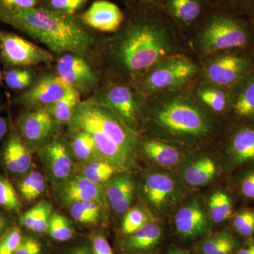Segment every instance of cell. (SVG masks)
Returning <instances> with one entry per match:
<instances>
[{"instance_id":"22","label":"cell","mask_w":254,"mask_h":254,"mask_svg":"<svg viewBox=\"0 0 254 254\" xmlns=\"http://www.w3.org/2000/svg\"><path fill=\"white\" fill-rule=\"evenodd\" d=\"M240 88L232 103L234 112L242 118L254 117V73L240 82Z\"/></svg>"},{"instance_id":"26","label":"cell","mask_w":254,"mask_h":254,"mask_svg":"<svg viewBox=\"0 0 254 254\" xmlns=\"http://www.w3.org/2000/svg\"><path fill=\"white\" fill-rule=\"evenodd\" d=\"M79 103V93L73 88L54 104L50 105L48 112L58 123H68L73 119Z\"/></svg>"},{"instance_id":"37","label":"cell","mask_w":254,"mask_h":254,"mask_svg":"<svg viewBox=\"0 0 254 254\" xmlns=\"http://www.w3.org/2000/svg\"><path fill=\"white\" fill-rule=\"evenodd\" d=\"M213 6L225 8L254 21V0H210Z\"/></svg>"},{"instance_id":"21","label":"cell","mask_w":254,"mask_h":254,"mask_svg":"<svg viewBox=\"0 0 254 254\" xmlns=\"http://www.w3.org/2000/svg\"><path fill=\"white\" fill-rule=\"evenodd\" d=\"M232 157L237 163L254 160V128H241L234 135L231 142Z\"/></svg>"},{"instance_id":"30","label":"cell","mask_w":254,"mask_h":254,"mask_svg":"<svg viewBox=\"0 0 254 254\" xmlns=\"http://www.w3.org/2000/svg\"><path fill=\"white\" fill-rule=\"evenodd\" d=\"M70 213L76 221L93 225L99 221L100 204L95 201H77L71 203Z\"/></svg>"},{"instance_id":"41","label":"cell","mask_w":254,"mask_h":254,"mask_svg":"<svg viewBox=\"0 0 254 254\" xmlns=\"http://www.w3.org/2000/svg\"><path fill=\"white\" fill-rule=\"evenodd\" d=\"M46 201L40 202L39 203L33 206L23 214L20 218V223L23 227L28 230H33V227L38 221V218L41 215L42 210L44 208Z\"/></svg>"},{"instance_id":"42","label":"cell","mask_w":254,"mask_h":254,"mask_svg":"<svg viewBox=\"0 0 254 254\" xmlns=\"http://www.w3.org/2000/svg\"><path fill=\"white\" fill-rule=\"evenodd\" d=\"M14 254H42L41 243L31 237H23L22 242Z\"/></svg>"},{"instance_id":"36","label":"cell","mask_w":254,"mask_h":254,"mask_svg":"<svg viewBox=\"0 0 254 254\" xmlns=\"http://www.w3.org/2000/svg\"><path fill=\"white\" fill-rule=\"evenodd\" d=\"M148 222V215L144 210L134 207L127 210L123 220V231L125 235H131Z\"/></svg>"},{"instance_id":"7","label":"cell","mask_w":254,"mask_h":254,"mask_svg":"<svg viewBox=\"0 0 254 254\" xmlns=\"http://www.w3.org/2000/svg\"><path fill=\"white\" fill-rule=\"evenodd\" d=\"M254 63L250 57L237 51H227L211 58L205 64L203 75L210 84L231 87L250 75Z\"/></svg>"},{"instance_id":"6","label":"cell","mask_w":254,"mask_h":254,"mask_svg":"<svg viewBox=\"0 0 254 254\" xmlns=\"http://www.w3.org/2000/svg\"><path fill=\"white\" fill-rule=\"evenodd\" d=\"M196 71V65L190 58L170 55L147 71L143 87L150 93L174 92L189 83Z\"/></svg>"},{"instance_id":"16","label":"cell","mask_w":254,"mask_h":254,"mask_svg":"<svg viewBox=\"0 0 254 254\" xmlns=\"http://www.w3.org/2000/svg\"><path fill=\"white\" fill-rule=\"evenodd\" d=\"M3 160L6 169L11 173L23 175L32 165V155L22 137L17 133L10 136L5 145Z\"/></svg>"},{"instance_id":"4","label":"cell","mask_w":254,"mask_h":254,"mask_svg":"<svg viewBox=\"0 0 254 254\" xmlns=\"http://www.w3.org/2000/svg\"><path fill=\"white\" fill-rule=\"evenodd\" d=\"M254 21L231 10L211 6L199 25L197 46L204 55L244 49L252 36Z\"/></svg>"},{"instance_id":"20","label":"cell","mask_w":254,"mask_h":254,"mask_svg":"<svg viewBox=\"0 0 254 254\" xmlns=\"http://www.w3.org/2000/svg\"><path fill=\"white\" fill-rule=\"evenodd\" d=\"M216 172V164L214 160L209 158H200L185 169L184 180L190 186H203L213 180Z\"/></svg>"},{"instance_id":"50","label":"cell","mask_w":254,"mask_h":254,"mask_svg":"<svg viewBox=\"0 0 254 254\" xmlns=\"http://www.w3.org/2000/svg\"><path fill=\"white\" fill-rule=\"evenodd\" d=\"M136 2L140 3V4L145 5L148 7H155L159 0H133Z\"/></svg>"},{"instance_id":"34","label":"cell","mask_w":254,"mask_h":254,"mask_svg":"<svg viewBox=\"0 0 254 254\" xmlns=\"http://www.w3.org/2000/svg\"><path fill=\"white\" fill-rule=\"evenodd\" d=\"M235 245V241L230 235L220 233L205 240L202 250L205 254H232Z\"/></svg>"},{"instance_id":"24","label":"cell","mask_w":254,"mask_h":254,"mask_svg":"<svg viewBox=\"0 0 254 254\" xmlns=\"http://www.w3.org/2000/svg\"><path fill=\"white\" fill-rule=\"evenodd\" d=\"M195 93L203 104L217 113L225 111L231 101L230 93L226 88L215 85L198 87Z\"/></svg>"},{"instance_id":"15","label":"cell","mask_w":254,"mask_h":254,"mask_svg":"<svg viewBox=\"0 0 254 254\" xmlns=\"http://www.w3.org/2000/svg\"><path fill=\"white\" fill-rule=\"evenodd\" d=\"M19 126L23 140L36 144L44 141L53 131L54 121L48 110L40 109L23 115Z\"/></svg>"},{"instance_id":"31","label":"cell","mask_w":254,"mask_h":254,"mask_svg":"<svg viewBox=\"0 0 254 254\" xmlns=\"http://www.w3.org/2000/svg\"><path fill=\"white\" fill-rule=\"evenodd\" d=\"M133 182L129 176L119 175L110 179L106 187V195L111 206L123 200L128 193H133Z\"/></svg>"},{"instance_id":"40","label":"cell","mask_w":254,"mask_h":254,"mask_svg":"<svg viewBox=\"0 0 254 254\" xmlns=\"http://www.w3.org/2000/svg\"><path fill=\"white\" fill-rule=\"evenodd\" d=\"M5 81L13 90H23L31 85L32 77L27 70L12 69L6 73Z\"/></svg>"},{"instance_id":"27","label":"cell","mask_w":254,"mask_h":254,"mask_svg":"<svg viewBox=\"0 0 254 254\" xmlns=\"http://www.w3.org/2000/svg\"><path fill=\"white\" fill-rule=\"evenodd\" d=\"M72 149L75 156L83 161L103 160L97 149L94 138L91 133L80 131L73 138Z\"/></svg>"},{"instance_id":"17","label":"cell","mask_w":254,"mask_h":254,"mask_svg":"<svg viewBox=\"0 0 254 254\" xmlns=\"http://www.w3.org/2000/svg\"><path fill=\"white\" fill-rule=\"evenodd\" d=\"M143 190L148 201L159 209L165 206L173 198L176 185L166 174L153 173L145 179Z\"/></svg>"},{"instance_id":"13","label":"cell","mask_w":254,"mask_h":254,"mask_svg":"<svg viewBox=\"0 0 254 254\" xmlns=\"http://www.w3.org/2000/svg\"><path fill=\"white\" fill-rule=\"evenodd\" d=\"M82 19L98 31L115 32L123 23L124 14L118 5L107 0H98L83 14Z\"/></svg>"},{"instance_id":"55","label":"cell","mask_w":254,"mask_h":254,"mask_svg":"<svg viewBox=\"0 0 254 254\" xmlns=\"http://www.w3.org/2000/svg\"><path fill=\"white\" fill-rule=\"evenodd\" d=\"M180 254H187L186 252H182V251L180 250Z\"/></svg>"},{"instance_id":"38","label":"cell","mask_w":254,"mask_h":254,"mask_svg":"<svg viewBox=\"0 0 254 254\" xmlns=\"http://www.w3.org/2000/svg\"><path fill=\"white\" fill-rule=\"evenodd\" d=\"M23 237L18 227L8 228L0 238V254H14L21 245Z\"/></svg>"},{"instance_id":"53","label":"cell","mask_w":254,"mask_h":254,"mask_svg":"<svg viewBox=\"0 0 254 254\" xmlns=\"http://www.w3.org/2000/svg\"><path fill=\"white\" fill-rule=\"evenodd\" d=\"M180 250H174L170 251L168 254H180Z\"/></svg>"},{"instance_id":"54","label":"cell","mask_w":254,"mask_h":254,"mask_svg":"<svg viewBox=\"0 0 254 254\" xmlns=\"http://www.w3.org/2000/svg\"><path fill=\"white\" fill-rule=\"evenodd\" d=\"M1 78H2V74H1V71L0 70V81H1Z\"/></svg>"},{"instance_id":"43","label":"cell","mask_w":254,"mask_h":254,"mask_svg":"<svg viewBox=\"0 0 254 254\" xmlns=\"http://www.w3.org/2000/svg\"><path fill=\"white\" fill-rule=\"evenodd\" d=\"M83 0H51L55 9L65 14H71L78 9Z\"/></svg>"},{"instance_id":"5","label":"cell","mask_w":254,"mask_h":254,"mask_svg":"<svg viewBox=\"0 0 254 254\" xmlns=\"http://www.w3.org/2000/svg\"><path fill=\"white\" fill-rule=\"evenodd\" d=\"M83 125L94 127L133 155L136 144L134 132L101 102L88 101L78 107L73 115V127L76 128Z\"/></svg>"},{"instance_id":"2","label":"cell","mask_w":254,"mask_h":254,"mask_svg":"<svg viewBox=\"0 0 254 254\" xmlns=\"http://www.w3.org/2000/svg\"><path fill=\"white\" fill-rule=\"evenodd\" d=\"M4 20L15 28L46 45L55 53H86L90 38L73 18L46 8L9 9Z\"/></svg>"},{"instance_id":"8","label":"cell","mask_w":254,"mask_h":254,"mask_svg":"<svg viewBox=\"0 0 254 254\" xmlns=\"http://www.w3.org/2000/svg\"><path fill=\"white\" fill-rule=\"evenodd\" d=\"M0 49L5 61L15 66H30L53 61L49 52L7 32H0Z\"/></svg>"},{"instance_id":"11","label":"cell","mask_w":254,"mask_h":254,"mask_svg":"<svg viewBox=\"0 0 254 254\" xmlns=\"http://www.w3.org/2000/svg\"><path fill=\"white\" fill-rule=\"evenodd\" d=\"M101 103L131 128L136 123L138 103L134 93L128 86L117 84L110 87Z\"/></svg>"},{"instance_id":"44","label":"cell","mask_w":254,"mask_h":254,"mask_svg":"<svg viewBox=\"0 0 254 254\" xmlns=\"http://www.w3.org/2000/svg\"><path fill=\"white\" fill-rule=\"evenodd\" d=\"M92 254H114L109 242L103 235L98 234L92 238Z\"/></svg>"},{"instance_id":"47","label":"cell","mask_w":254,"mask_h":254,"mask_svg":"<svg viewBox=\"0 0 254 254\" xmlns=\"http://www.w3.org/2000/svg\"><path fill=\"white\" fill-rule=\"evenodd\" d=\"M133 199V193H128L127 196H125L123 200L118 202L116 204L113 205V210L116 212L117 213L121 214L127 212V210L129 209L130 205H131L132 201Z\"/></svg>"},{"instance_id":"29","label":"cell","mask_w":254,"mask_h":254,"mask_svg":"<svg viewBox=\"0 0 254 254\" xmlns=\"http://www.w3.org/2000/svg\"><path fill=\"white\" fill-rule=\"evenodd\" d=\"M46 180L39 172L33 171L26 175L18 184V190L28 201L36 199L46 190Z\"/></svg>"},{"instance_id":"25","label":"cell","mask_w":254,"mask_h":254,"mask_svg":"<svg viewBox=\"0 0 254 254\" xmlns=\"http://www.w3.org/2000/svg\"><path fill=\"white\" fill-rule=\"evenodd\" d=\"M161 229L157 224L148 222L144 226L130 235L127 241V248L133 250H146L158 243Z\"/></svg>"},{"instance_id":"46","label":"cell","mask_w":254,"mask_h":254,"mask_svg":"<svg viewBox=\"0 0 254 254\" xmlns=\"http://www.w3.org/2000/svg\"><path fill=\"white\" fill-rule=\"evenodd\" d=\"M0 2L9 9H31L37 4L36 0H0Z\"/></svg>"},{"instance_id":"39","label":"cell","mask_w":254,"mask_h":254,"mask_svg":"<svg viewBox=\"0 0 254 254\" xmlns=\"http://www.w3.org/2000/svg\"><path fill=\"white\" fill-rule=\"evenodd\" d=\"M233 226L236 231L244 237H250L254 234V211L244 210L236 214L233 219Z\"/></svg>"},{"instance_id":"32","label":"cell","mask_w":254,"mask_h":254,"mask_svg":"<svg viewBox=\"0 0 254 254\" xmlns=\"http://www.w3.org/2000/svg\"><path fill=\"white\" fill-rule=\"evenodd\" d=\"M209 208L211 220L215 223H221L230 218L231 215V199L224 192H215L210 196Z\"/></svg>"},{"instance_id":"1","label":"cell","mask_w":254,"mask_h":254,"mask_svg":"<svg viewBox=\"0 0 254 254\" xmlns=\"http://www.w3.org/2000/svg\"><path fill=\"white\" fill-rule=\"evenodd\" d=\"M170 19L156 8L137 18L127 28L118 49L120 61L129 72H147L174 52Z\"/></svg>"},{"instance_id":"14","label":"cell","mask_w":254,"mask_h":254,"mask_svg":"<svg viewBox=\"0 0 254 254\" xmlns=\"http://www.w3.org/2000/svg\"><path fill=\"white\" fill-rule=\"evenodd\" d=\"M174 220L177 232L184 237L199 236L208 229L206 215L196 201L179 209Z\"/></svg>"},{"instance_id":"12","label":"cell","mask_w":254,"mask_h":254,"mask_svg":"<svg viewBox=\"0 0 254 254\" xmlns=\"http://www.w3.org/2000/svg\"><path fill=\"white\" fill-rule=\"evenodd\" d=\"M58 76L73 89L85 88L95 83L96 77L90 65L76 55H64L58 63Z\"/></svg>"},{"instance_id":"52","label":"cell","mask_w":254,"mask_h":254,"mask_svg":"<svg viewBox=\"0 0 254 254\" xmlns=\"http://www.w3.org/2000/svg\"><path fill=\"white\" fill-rule=\"evenodd\" d=\"M6 226H7V223H6V219L0 214V238L7 230L8 228H6Z\"/></svg>"},{"instance_id":"48","label":"cell","mask_w":254,"mask_h":254,"mask_svg":"<svg viewBox=\"0 0 254 254\" xmlns=\"http://www.w3.org/2000/svg\"><path fill=\"white\" fill-rule=\"evenodd\" d=\"M69 254H93L89 249L85 246L76 247L71 251Z\"/></svg>"},{"instance_id":"3","label":"cell","mask_w":254,"mask_h":254,"mask_svg":"<svg viewBox=\"0 0 254 254\" xmlns=\"http://www.w3.org/2000/svg\"><path fill=\"white\" fill-rule=\"evenodd\" d=\"M160 94L152 118L160 131L180 138H198L208 133L210 121L194 98L175 92Z\"/></svg>"},{"instance_id":"18","label":"cell","mask_w":254,"mask_h":254,"mask_svg":"<svg viewBox=\"0 0 254 254\" xmlns=\"http://www.w3.org/2000/svg\"><path fill=\"white\" fill-rule=\"evenodd\" d=\"M43 156L55 180L63 181L69 177L72 169V160L63 143L54 141L47 145L43 150Z\"/></svg>"},{"instance_id":"9","label":"cell","mask_w":254,"mask_h":254,"mask_svg":"<svg viewBox=\"0 0 254 254\" xmlns=\"http://www.w3.org/2000/svg\"><path fill=\"white\" fill-rule=\"evenodd\" d=\"M210 0H159L155 8L184 28L199 26L211 8Z\"/></svg>"},{"instance_id":"35","label":"cell","mask_w":254,"mask_h":254,"mask_svg":"<svg viewBox=\"0 0 254 254\" xmlns=\"http://www.w3.org/2000/svg\"><path fill=\"white\" fill-rule=\"evenodd\" d=\"M0 206L9 211L18 212L21 208V200L11 182L0 177Z\"/></svg>"},{"instance_id":"10","label":"cell","mask_w":254,"mask_h":254,"mask_svg":"<svg viewBox=\"0 0 254 254\" xmlns=\"http://www.w3.org/2000/svg\"><path fill=\"white\" fill-rule=\"evenodd\" d=\"M71 89L59 76H46L23 94L19 101L29 107H50Z\"/></svg>"},{"instance_id":"45","label":"cell","mask_w":254,"mask_h":254,"mask_svg":"<svg viewBox=\"0 0 254 254\" xmlns=\"http://www.w3.org/2000/svg\"><path fill=\"white\" fill-rule=\"evenodd\" d=\"M242 194L250 199L254 200V170L247 174L240 185Z\"/></svg>"},{"instance_id":"51","label":"cell","mask_w":254,"mask_h":254,"mask_svg":"<svg viewBox=\"0 0 254 254\" xmlns=\"http://www.w3.org/2000/svg\"><path fill=\"white\" fill-rule=\"evenodd\" d=\"M6 131H7V125H6V122L4 119L0 117V141L4 136Z\"/></svg>"},{"instance_id":"49","label":"cell","mask_w":254,"mask_h":254,"mask_svg":"<svg viewBox=\"0 0 254 254\" xmlns=\"http://www.w3.org/2000/svg\"><path fill=\"white\" fill-rule=\"evenodd\" d=\"M237 254H254V242H250L246 247L241 249Z\"/></svg>"},{"instance_id":"28","label":"cell","mask_w":254,"mask_h":254,"mask_svg":"<svg viewBox=\"0 0 254 254\" xmlns=\"http://www.w3.org/2000/svg\"><path fill=\"white\" fill-rule=\"evenodd\" d=\"M120 169L105 160H96L88 162L82 170V176L86 177L94 183H103L109 181Z\"/></svg>"},{"instance_id":"33","label":"cell","mask_w":254,"mask_h":254,"mask_svg":"<svg viewBox=\"0 0 254 254\" xmlns=\"http://www.w3.org/2000/svg\"><path fill=\"white\" fill-rule=\"evenodd\" d=\"M48 232L53 240L58 242L71 240L74 235V230L69 220L58 213L52 214Z\"/></svg>"},{"instance_id":"56","label":"cell","mask_w":254,"mask_h":254,"mask_svg":"<svg viewBox=\"0 0 254 254\" xmlns=\"http://www.w3.org/2000/svg\"></svg>"},{"instance_id":"19","label":"cell","mask_w":254,"mask_h":254,"mask_svg":"<svg viewBox=\"0 0 254 254\" xmlns=\"http://www.w3.org/2000/svg\"><path fill=\"white\" fill-rule=\"evenodd\" d=\"M63 197L68 202L95 201L102 203L103 195L100 185L83 176L71 179L64 186Z\"/></svg>"},{"instance_id":"23","label":"cell","mask_w":254,"mask_h":254,"mask_svg":"<svg viewBox=\"0 0 254 254\" xmlns=\"http://www.w3.org/2000/svg\"><path fill=\"white\" fill-rule=\"evenodd\" d=\"M143 149L146 155L162 167H172L180 161V151L173 145L155 140L145 142Z\"/></svg>"}]
</instances>
